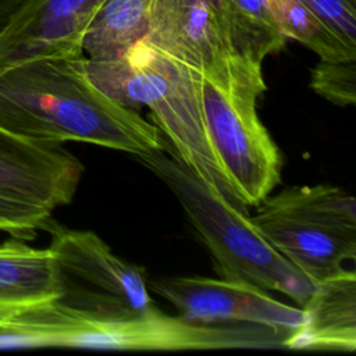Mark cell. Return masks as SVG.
Wrapping results in <instances>:
<instances>
[{"instance_id": "3", "label": "cell", "mask_w": 356, "mask_h": 356, "mask_svg": "<svg viewBox=\"0 0 356 356\" xmlns=\"http://www.w3.org/2000/svg\"><path fill=\"white\" fill-rule=\"evenodd\" d=\"M136 159L175 195L222 278L281 292L300 307L306 303L316 282L266 239L246 206L207 186L174 156L165 140L161 150Z\"/></svg>"}, {"instance_id": "2", "label": "cell", "mask_w": 356, "mask_h": 356, "mask_svg": "<svg viewBox=\"0 0 356 356\" xmlns=\"http://www.w3.org/2000/svg\"><path fill=\"white\" fill-rule=\"evenodd\" d=\"M83 65L89 81L113 102L131 110L146 106L174 156L207 186L242 204L209 140L199 71L159 50L146 39L120 57H85Z\"/></svg>"}, {"instance_id": "5", "label": "cell", "mask_w": 356, "mask_h": 356, "mask_svg": "<svg viewBox=\"0 0 356 356\" xmlns=\"http://www.w3.org/2000/svg\"><path fill=\"white\" fill-rule=\"evenodd\" d=\"M266 239L313 282L356 257V200L332 185L285 188L252 217Z\"/></svg>"}, {"instance_id": "1", "label": "cell", "mask_w": 356, "mask_h": 356, "mask_svg": "<svg viewBox=\"0 0 356 356\" xmlns=\"http://www.w3.org/2000/svg\"><path fill=\"white\" fill-rule=\"evenodd\" d=\"M83 60L36 58L0 68V129L26 140L85 142L135 157L161 150L160 129L103 95Z\"/></svg>"}, {"instance_id": "7", "label": "cell", "mask_w": 356, "mask_h": 356, "mask_svg": "<svg viewBox=\"0 0 356 356\" xmlns=\"http://www.w3.org/2000/svg\"><path fill=\"white\" fill-rule=\"evenodd\" d=\"M60 348L100 350H204L284 346V337L253 324H202L170 316L154 305L143 313L113 321L85 318L64 307Z\"/></svg>"}, {"instance_id": "13", "label": "cell", "mask_w": 356, "mask_h": 356, "mask_svg": "<svg viewBox=\"0 0 356 356\" xmlns=\"http://www.w3.org/2000/svg\"><path fill=\"white\" fill-rule=\"evenodd\" d=\"M14 238L0 243V324L60 295L49 248L36 249Z\"/></svg>"}, {"instance_id": "20", "label": "cell", "mask_w": 356, "mask_h": 356, "mask_svg": "<svg viewBox=\"0 0 356 356\" xmlns=\"http://www.w3.org/2000/svg\"><path fill=\"white\" fill-rule=\"evenodd\" d=\"M38 0H0V49L31 15Z\"/></svg>"}, {"instance_id": "15", "label": "cell", "mask_w": 356, "mask_h": 356, "mask_svg": "<svg viewBox=\"0 0 356 356\" xmlns=\"http://www.w3.org/2000/svg\"><path fill=\"white\" fill-rule=\"evenodd\" d=\"M236 50L261 64L267 56L280 53L286 38L271 17L266 0H220Z\"/></svg>"}, {"instance_id": "16", "label": "cell", "mask_w": 356, "mask_h": 356, "mask_svg": "<svg viewBox=\"0 0 356 356\" xmlns=\"http://www.w3.org/2000/svg\"><path fill=\"white\" fill-rule=\"evenodd\" d=\"M266 3L282 35L302 43L320 60L356 58V51L348 49L303 0H266Z\"/></svg>"}, {"instance_id": "18", "label": "cell", "mask_w": 356, "mask_h": 356, "mask_svg": "<svg viewBox=\"0 0 356 356\" xmlns=\"http://www.w3.org/2000/svg\"><path fill=\"white\" fill-rule=\"evenodd\" d=\"M51 213L44 207L0 193V231L14 238L33 239L38 231L47 229L53 221Z\"/></svg>"}, {"instance_id": "14", "label": "cell", "mask_w": 356, "mask_h": 356, "mask_svg": "<svg viewBox=\"0 0 356 356\" xmlns=\"http://www.w3.org/2000/svg\"><path fill=\"white\" fill-rule=\"evenodd\" d=\"M153 0H104L82 43L83 56L103 60L125 54L149 29Z\"/></svg>"}, {"instance_id": "17", "label": "cell", "mask_w": 356, "mask_h": 356, "mask_svg": "<svg viewBox=\"0 0 356 356\" xmlns=\"http://www.w3.org/2000/svg\"><path fill=\"white\" fill-rule=\"evenodd\" d=\"M310 88L330 103L346 107L356 102V58L320 60L312 70Z\"/></svg>"}, {"instance_id": "8", "label": "cell", "mask_w": 356, "mask_h": 356, "mask_svg": "<svg viewBox=\"0 0 356 356\" xmlns=\"http://www.w3.org/2000/svg\"><path fill=\"white\" fill-rule=\"evenodd\" d=\"M149 286L181 316L202 324H253L286 338L303 323L302 307L270 296L257 286L227 278L163 277ZM285 341V339H284Z\"/></svg>"}, {"instance_id": "4", "label": "cell", "mask_w": 356, "mask_h": 356, "mask_svg": "<svg viewBox=\"0 0 356 356\" xmlns=\"http://www.w3.org/2000/svg\"><path fill=\"white\" fill-rule=\"evenodd\" d=\"M266 90L261 64L245 57L200 72L209 140L245 206L260 204L281 182L280 149L257 113V102Z\"/></svg>"}, {"instance_id": "19", "label": "cell", "mask_w": 356, "mask_h": 356, "mask_svg": "<svg viewBox=\"0 0 356 356\" xmlns=\"http://www.w3.org/2000/svg\"><path fill=\"white\" fill-rule=\"evenodd\" d=\"M335 36L356 51V0H303Z\"/></svg>"}, {"instance_id": "11", "label": "cell", "mask_w": 356, "mask_h": 356, "mask_svg": "<svg viewBox=\"0 0 356 356\" xmlns=\"http://www.w3.org/2000/svg\"><path fill=\"white\" fill-rule=\"evenodd\" d=\"M104 0H38L0 49V68L36 58L83 56L85 32Z\"/></svg>"}, {"instance_id": "10", "label": "cell", "mask_w": 356, "mask_h": 356, "mask_svg": "<svg viewBox=\"0 0 356 356\" xmlns=\"http://www.w3.org/2000/svg\"><path fill=\"white\" fill-rule=\"evenodd\" d=\"M83 165L61 143L33 142L0 129V193L50 211L70 204Z\"/></svg>"}, {"instance_id": "6", "label": "cell", "mask_w": 356, "mask_h": 356, "mask_svg": "<svg viewBox=\"0 0 356 356\" xmlns=\"http://www.w3.org/2000/svg\"><path fill=\"white\" fill-rule=\"evenodd\" d=\"M46 231L58 277L57 303L100 321L131 318L153 305L145 270L114 254L95 232L54 221Z\"/></svg>"}, {"instance_id": "12", "label": "cell", "mask_w": 356, "mask_h": 356, "mask_svg": "<svg viewBox=\"0 0 356 356\" xmlns=\"http://www.w3.org/2000/svg\"><path fill=\"white\" fill-rule=\"evenodd\" d=\"M303 323L284 348L353 352L356 348V274L343 270L316 282L302 306Z\"/></svg>"}, {"instance_id": "9", "label": "cell", "mask_w": 356, "mask_h": 356, "mask_svg": "<svg viewBox=\"0 0 356 356\" xmlns=\"http://www.w3.org/2000/svg\"><path fill=\"white\" fill-rule=\"evenodd\" d=\"M143 39L199 72L243 57L220 0H153Z\"/></svg>"}]
</instances>
